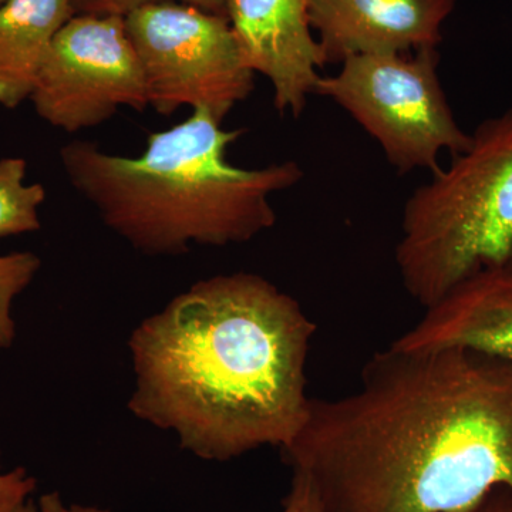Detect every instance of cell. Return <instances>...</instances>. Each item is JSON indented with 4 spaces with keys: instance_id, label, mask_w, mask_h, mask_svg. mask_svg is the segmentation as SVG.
<instances>
[{
    "instance_id": "cell-11",
    "label": "cell",
    "mask_w": 512,
    "mask_h": 512,
    "mask_svg": "<svg viewBox=\"0 0 512 512\" xmlns=\"http://www.w3.org/2000/svg\"><path fill=\"white\" fill-rule=\"evenodd\" d=\"M72 0H6L0 6V106L13 110L32 96L37 76Z\"/></svg>"
},
{
    "instance_id": "cell-7",
    "label": "cell",
    "mask_w": 512,
    "mask_h": 512,
    "mask_svg": "<svg viewBox=\"0 0 512 512\" xmlns=\"http://www.w3.org/2000/svg\"><path fill=\"white\" fill-rule=\"evenodd\" d=\"M37 116L77 133L121 107H148L146 82L121 16L74 15L57 33L30 96Z\"/></svg>"
},
{
    "instance_id": "cell-20",
    "label": "cell",
    "mask_w": 512,
    "mask_h": 512,
    "mask_svg": "<svg viewBox=\"0 0 512 512\" xmlns=\"http://www.w3.org/2000/svg\"><path fill=\"white\" fill-rule=\"evenodd\" d=\"M5 2H6V0H0V6H2L3 3H5Z\"/></svg>"
},
{
    "instance_id": "cell-12",
    "label": "cell",
    "mask_w": 512,
    "mask_h": 512,
    "mask_svg": "<svg viewBox=\"0 0 512 512\" xmlns=\"http://www.w3.org/2000/svg\"><path fill=\"white\" fill-rule=\"evenodd\" d=\"M28 163L22 157L0 160V238L39 231V208L46 200L42 184H26Z\"/></svg>"
},
{
    "instance_id": "cell-19",
    "label": "cell",
    "mask_w": 512,
    "mask_h": 512,
    "mask_svg": "<svg viewBox=\"0 0 512 512\" xmlns=\"http://www.w3.org/2000/svg\"><path fill=\"white\" fill-rule=\"evenodd\" d=\"M15 512H37V504L33 503L32 500L26 501V503Z\"/></svg>"
},
{
    "instance_id": "cell-9",
    "label": "cell",
    "mask_w": 512,
    "mask_h": 512,
    "mask_svg": "<svg viewBox=\"0 0 512 512\" xmlns=\"http://www.w3.org/2000/svg\"><path fill=\"white\" fill-rule=\"evenodd\" d=\"M458 0H311L309 20L323 63L360 55L437 49Z\"/></svg>"
},
{
    "instance_id": "cell-6",
    "label": "cell",
    "mask_w": 512,
    "mask_h": 512,
    "mask_svg": "<svg viewBox=\"0 0 512 512\" xmlns=\"http://www.w3.org/2000/svg\"><path fill=\"white\" fill-rule=\"evenodd\" d=\"M146 82L148 107L173 116L204 109L221 123L255 89V73L225 16L178 2L150 3L124 16Z\"/></svg>"
},
{
    "instance_id": "cell-14",
    "label": "cell",
    "mask_w": 512,
    "mask_h": 512,
    "mask_svg": "<svg viewBox=\"0 0 512 512\" xmlns=\"http://www.w3.org/2000/svg\"><path fill=\"white\" fill-rule=\"evenodd\" d=\"M76 15L124 16L150 3L178 2L227 18V0H72Z\"/></svg>"
},
{
    "instance_id": "cell-17",
    "label": "cell",
    "mask_w": 512,
    "mask_h": 512,
    "mask_svg": "<svg viewBox=\"0 0 512 512\" xmlns=\"http://www.w3.org/2000/svg\"><path fill=\"white\" fill-rule=\"evenodd\" d=\"M37 512H111L92 505L66 504L57 491L43 494L37 501Z\"/></svg>"
},
{
    "instance_id": "cell-15",
    "label": "cell",
    "mask_w": 512,
    "mask_h": 512,
    "mask_svg": "<svg viewBox=\"0 0 512 512\" xmlns=\"http://www.w3.org/2000/svg\"><path fill=\"white\" fill-rule=\"evenodd\" d=\"M36 478L30 477L25 468L9 473L0 471V512H15L35 493Z\"/></svg>"
},
{
    "instance_id": "cell-16",
    "label": "cell",
    "mask_w": 512,
    "mask_h": 512,
    "mask_svg": "<svg viewBox=\"0 0 512 512\" xmlns=\"http://www.w3.org/2000/svg\"><path fill=\"white\" fill-rule=\"evenodd\" d=\"M281 512H323L318 495L311 483L298 473H292L291 491Z\"/></svg>"
},
{
    "instance_id": "cell-2",
    "label": "cell",
    "mask_w": 512,
    "mask_h": 512,
    "mask_svg": "<svg viewBox=\"0 0 512 512\" xmlns=\"http://www.w3.org/2000/svg\"><path fill=\"white\" fill-rule=\"evenodd\" d=\"M315 333L299 302L264 276L202 279L131 333L128 410L201 460L289 446L308 416Z\"/></svg>"
},
{
    "instance_id": "cell-5",
    "label": "cell",
    "mask_w": 512,
    "mask_h": 512,
    "mask_svg": "<svg viewBox=\"0 0 512 512\" xmlns=\"http://www.w3.org/2000/svg\"><path fill=\"white\" fill-rule=\"evenodd\" d=\"M440 53L423 49L346 59L335 76L320 77L315 94L342 107L382 147L400 174L439 170V157L471 143L457 123L439 77Z\"/></svg>"
},
{
    "instance_id": "cell-1",
    "label": "cell",
    "mask_w": 512,
    "mask_h": 512,
    "mask_svg": "<svg viewBox=\"0 0 512 512\" xmlns=\"http://www.w3.org/2000/svg\"><path fill=\"white\" fill-rule=\"evenodd\" d=\"M281 454L323 512H466L512 495V362L390 345L355 392L311 399Z\"/></svg>"
},
{
    "instance_id": "cell-10",
    "label": "cell",
    "mask_w": 512,
    "mask_h": 512,
    "mask_svg": "<svg viewBox=\"0 0 512 512\" xmlns=\"http://www.w3.org/2000/svg\"><path fill=\"white\" fill-rule=\"evenodd\" d=\"M390 345L412 352L464 348L512 362V258L468 276Z\"/></svg>"
},
{
    "instance_id": "cell-3",
    "label": "cell",
    "mask_w": 512,
    "mask_h": 512,
    "mask_svg": "<svg viewBox=\"0 0 512 512\" xmlns=\"http://www.w3.org/2000/svg\"><path fill=\"white\" fill-rule=\"evenodd\" d=\"M241 130H225L210 111L151 133L136 157L73 140L60 163L74 190L136 251L181 255L192 245L245 244L275 227L271 198L302 180L296 161L242 168L228 160Z\"/></svg>"
},
{
    "instance_id": "cell-4",
    "label": "cell",
    "mask_w": 512,
    "mask_h": 512,
    "mask_svg": "<svg viewBox=\"0 0 512 512\" xmlns=\"http://www.w3.org/2000/svg\"><path fill=\"white\" fill-rule=\"evenodd\" d=\"M394 254L404 289L424 309L512 258V109L483 121L470 146L414 190Z\"/></svg>"
},
{
    "instance_id": "cell-13",
    "label": "cell",
    "mask_w": 512,
    "mask_h": 512,
    "mask_svg": "<svg viewBox=\"0 0 512 512\" xmlns=\"http://www.w3.org/2000/svg\"><path fill=\"white\" fill-rule=\"evenodd\" d=\"M42 261L33 252L0 255V349H8L16 338L13 302L29 288L39 272Z\"/></svg>"
},
{
    "instance_id": "cell-8",
    "label": "cell",
    "mask_w": 512,
    "mask_h": 512,
    "mask_svg": "<svg viewBox=\"0 0 512 512\" xmlns=\"http://www.w3.org/2000/svg\"><path fill=\"white\" fill-rule=\"evenodd\" d=\"M311 0H227V19L252 72L274 89L282 116L299 117L325 66L311 20Z\"/></svg>"
},
{
    "instance_id": "cell-18",
    "label": "cell",
    "mask_w": 512,
    "mask_h": 512,
    "mask_svg": "<svg viewBox=\"0 0 512 512\" xmlns=\"http://www.w3.org/2000/svg\"><path fill=\"white\" fill-rule=\"evenodd\" d=\"M466 512H512V495L507 490H495L480 504Z\"/></svg>"
}]
</instances>
